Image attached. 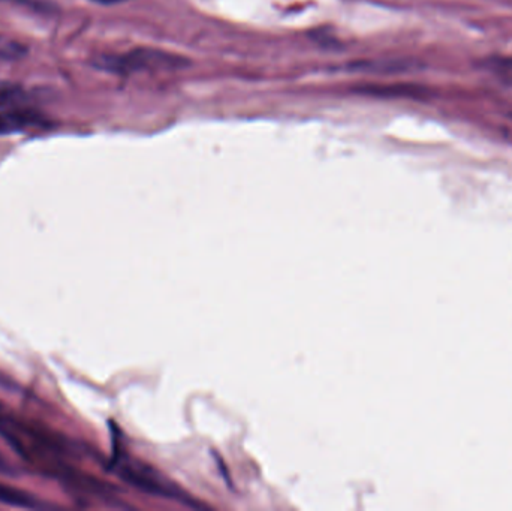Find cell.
Returning a JSON list of instances; mask_svg holds the SVG:
<instances>
[{
	"label": "cell",
	"mask_w": 512,
	"mask_h": 511,
	"mask_svg": "<svg viewBox=\"0 0 512 511\" xmlns=\"http://www.w3.org/2000/svg\"><path fill=\"white\" fill-rule=\"evenodd\" d=\"M189 65L191 60L186 57L158 48H135L129 53L102 54L95 60L96 68L119 75L140 71H176Z\"/></svg>",
	"instance_id": "6da1fadb"
},
{
	"label": "cell",
	"mask_w": 512,
	"mask_h": 511,
	"mask_svg": "<svg viewBox=\"0 0 512 511\" xmlns=\"http://www.w3.org/2000/svg\"><path fill=\"white\" fill-rule=\"evenodd\" d=\"M363 95L376 96V98H408L420 99L429 95V90L414 84H390V86H367L357 90Z\"/></svg>",
	"instance_id": "7a4b0ae2"
},
{
	"label": "cell",
	"mask_w": 512,
	"mask_h": 511,
	"mask_svg": "<svg viewBox=\"0 0 512 511\" xmlns=\"http://www.w3.org/2000/svg\"><path fill=\"white\" fill-rule=\"evenodd\" d=\"M42 117L35 111L14 110L0 114V134L2 132H15L30 126L41 125Z\"/></svg>",
	"instance_id": "3957f363"
},
{
	"label": "cell",
	"mask_w": 512,
	"mask_h": 511,
	"mask_svg": "<svg viewBox=\"0 0 512 511\" xmlns=\"http://www.w3.org/2000/svg\"><path fill=\"white\" fill-rule=\"evenodd\" d=\"M0 504L5 506L20 507V509H35L38 501L35 497L24 491L12 488V486L0 483Z\"/></svg>",
	"instance_id": "277c9868"
},
{
	"label": "cell",
	"mask_w": 512,
	"mask_h": 511,
	"mask_svg": "<svg viewBox=\"0 0 512 511\" xmlns=\"http://www.w3.org/2000/svg\"><path fill=\"white\" fill-rule=\"evenodd\" d=\"M492 63L493 65L499 66V68L512 71V57H498V59H493Z\"/></svg>",
	"instance_id": "5b68a950"
},
{
	"label": "cell",
	"mask_w": 512,
	"mask_h": 511,
	"mask_svg": "<svg viewBox=\"0 0 512 511\" xmlns=\"http://www.w3.org/2000/svg\"><path fill=\"white\" fill-rule=\"evenodd\" d=\"M0 474H14V468L0 455Z\"/></svg>",
	"instance_id": "8992f818"
},
{
	"label": "cell",
	"mask_w": 512,
	"mask_h": 511,
	"mask_svg": "<svg viewBox=\"0 0 512 511\" xmlns=\"http://www.w3.org/2000/svg\"><path fill=\"white\" fill-rule=\"evenodd\" d=\"M96 3H102V5H116V3L128 2V0H93Z\"/></svg>",
	"instance_id": "52a82bcc"
},
{
	"label": "cell",
	"mask_w": 512,
	"mask_h": 511,
	"mask_svg": "<svg viewBox=\"0 0 512 511\" xmlns=\"http://www.w3.org/2000/svg\"><path fill=\"white\" fill-rule=\"evenodd\" d=\"M0 386H5V383H3V380H0Z\"/></svg>",
	"instance_id": "ba28073f"
}]
</instances>
